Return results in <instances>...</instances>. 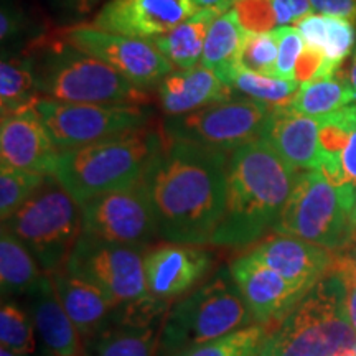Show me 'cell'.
Segmentation results:
<instances>
[{
  "label": "cell",
  "mask_w": 356,
  "mask_h": 356,
  "mask_svg": "<svg viewBox=\"0 0 356 356\" xmlns=\"http://www.w3.org/2000/svg\"><path fill=\"white\" fill-rule=\"evenodd\" d=\"M228 162L221 150L167 139L142 180L159 238L195 246L211 243L225 215Z\"/></svg>",
  "instance_id": "1"
},
{
  "label": "cell",
  "mask_w": 356,
  "mask_h": 356,
  "mask_svg": "<svg viewBox=\"0 0 356 356\" xmlns=\"http://www.w3.org/2000/svg\"><path fill=\"white\" fill-rule=\"evenodd\" d=\"M299 172L262 139L229 155L228 195L222 220L213 234L215 246H246L275 226L291 198Z\"/></svg>",
  "instance_id": "2"
},
{
  "label": "cell",
  "mask_w": 356,
  "mask_h": 356,
  "mask_svg": "<svg viewBox=\"0 0 356 356\" xmlns=\"http://www.w3.org/2000/svg\"><path fill=\"white\" fill-rule=\"evenodd\" d=\"M163 145L162 134L145 126L61 150L53 177L81 207L97 195L139 185Z\"/></svg>",
  "instance_id": "3"
},
{
  "label": "cell",
  "mask_w": 356,
  "mask_h": 356,
  "mask_svg": "<svg viewBox=\"0 0 356 356\" xmlns=\"http://www.w3.org/2000/svg\"><path fill=\"white\" fill-rule=\"evenodd\" d=\"M343 274L333 267L269 333L257 356H355Z\"/></svg>",
  "instance_id": "4"
},
{
  "label": "cell",
  "mask_w": 356,
  "mask_h": 356,
  "mask_svg": "<svg viewBox=\"0 0 356 356\" xmlns=\"http://www.w3.org/2000/svg\"><path fill=\"white\" fill-rule=\"evenodd\" d=\"M65 269L108 297L115 323H147L167 317L170 302L149 292L142 249L79 236Z\"/></svg>",
  "instance_id": "5"
},
{
  "label": "cell",
  "mask_w": 356,
  "mask_h": 356,
  "mask_svg": "<svg viewBox=\"0 0 356 356\" xmlns=\"http://www.w3.org/2000/svg\"><path fill=\"white\" fill-rule=\"evenodd\" d=\"M38 91L50 99L83 104L144 106V89L96 56L58 40L32 53Z\"/></svg>",
  "instance_id": "6"
},
{
  "label": "cell",
  "mask_w": 356,
  "mask_h": 356,
  "mask_svg": "<svg viewBox=\"0 0 356 356\" xmlns=\"http://www.w3.org/2000/svg\"><path fill=\"white\" fill-rule=\"evenodd\" d=\"M252 315L229 269H220L210 280L177 302L163 322L160 351L173 356L249 327Z\"/></svg>",
  "instance_id": "7"
},
{
  "label": "cell",
  "mask_w": 356,
  "mask_h": 356,
  "mask_svg": "<svg viewBox=\"0 0 356 356\" xmlns=\"http://www.w3.org/2000/svg\"><path fill=\"white\" fill-rule=\"evenodd\" d=\"M38 261L43 273L63 269L81 236V207L53 175L2 221Z\"/></svg>",
  "instance_id": "8"
},
{
  "label": "cell",
  "mask_w": 356,
  "mask_h": 356,
  "mask_svg": "<svg viewBox=\"0 0 356 356\" xmlns=\"http://www.w3.org/2000/svg\"><path fill=\"white\" fill-rule=\"evenodd\" d=\"M350 210L351 207L340 190L322 173L304 170L297 175L291 198L274 231L337 252L348 246L353 238Z\"/></svg>",
  "instance_id": "9"
},
{
  "label": "cell",
  "mask_w": 356,
  "mask_h": 356,
  "mask_svg": "<svg viewBox=\"0 0 356 356\" xmlns=\"http://www.w3.org/2000/svg\"><path fill=\"white\" fill-rule=\"evenodd\" d=\"M48 136L60 150L95 144L149 124L144 106L83 104L38 97L33 104Z\"/></svg>",
  "instance_id": "10"
},
{
  "label": "cell",
  "mask_w": 356,
  "mask_h": 356,
  "mask_svg": "<svg viewBox=\"0 0 356 356\" xmlns=\"http://www.w3.org/2000/svg\"><path fill=\"white\" fill-rule=\"evenodd\" d=\"M273 109L251 99H229L172 115L163 122L167 139L191 142L231 154L248 142L259 139Z\"/></svg>",
  "instance_id": "11"
},
{
  "label": "cell",
  "mask_w": 356,
  "mask_h": 356,
  "mask_svg": "<svg viewBox=\"0 0 356 356\" xmlns=\"http://www.w3.org/2000/svg\"><path fill=\"white\" fill-rule=\"evenodd\" d=\"M81 234L144 249L159 236L152 204L142 185L97 195L81 204Z\"/></svg>",
  "instance_id": "12"
},
{
  "label": "cell",
  "mask_w": 356,
  "mask_h": 356,
  "mask_svg": "<svg viewBox=\"0 0 356 356\" xmlns=\"http://www.w3.org/2000/svg\"><path fill=\"white\" fill-rule=\"evenodd\" d=\"M63 40L96 56L144 91L175 70L150 40L104 32L95 26H73L66 30Z\"/></svg>",
  "instance_id": "13"
},
{
  "label": "cell",
  "mask_w": 356,
  "mask_h": 356,
  "mask_svg": "<svg viewBox=\"0 0 356 356\" xmlns=\"http://www.w3.org/2000/svg\"><path fill=\"white\" fill-rule=\"evenodd\" d=\"M197 10L195 0H109L99 8L91 26L152 42Z\"/></svg>",
  "instance_id": "14"
},
{
  "label": "cell",
  "mask_w": 356,
  "mask_h": 356,
  "mask_svg": "<svg viewBox=\"0 0 356 356\" xmlns=\"http://www.w3.org/2000/svg\"><path fill=\"white\" fill-rule=\"evenodd\" d=\"M229 273L252 318L267 327L282 322L305 297V292L289 284L252 252L233 261Z\"/></svg>",
  "instance_id": "15"
},
{
  "label": "cell",
  "mask_w": 356,
  "mask_h": 356,
  "mask_svg": "<svg viewBox=\"0 0 356 356\" xmlns=\"http://www.w3.org/2000/svg\"><path fill=\"white\" fill-rule=\"evenodd\" d=\"M61 150L53 144L33 106L2 115L0 162L2 167L55 175Z\"/></svg>",
  "instance_id": "16"
},
{
  "label": "cell",
  "mask_w": 356,
  "mask_h": 356,
  "mask_svg": "<svg viewBox=\"0 0 356 356\" xmlns=\"http://www.w3.org/2000/svg\"><path fill=\"white\" fill-rule=\"evenodd\" d=\"M211 266L213 257L207 249L195 244H163L144 256L147 287L154 297L170 302L202 282Z\"/></svg>",
  "instance_id": "17"
},
{
  "label": "cell",
  "mask_w": 356,
  "mask_h": 356,
  "mask_svg": "<svg viewBox=\"0 0 356 356\" xmlns=\"http://www.w3.org/2000/svg\"><path fill=\"white\" fill-rule=\"evenodd\" d=\"M251 252L305 293L335 267V252L330 249L289 234L264 239Z\"/></svg>",
  "instance_id": "18"
},
{
  "label": "cell",
  "mask_w": 356,
  "mask_h": 356,
  "mask_svg": "<svg viewBox=\"0 0 356 356\" xmlns=\"http://www.w3.org/2000/svg\"><path fill=\"white\" fill-rule=\"evenodd\" d=\"M317 172L353 204L356 191V104L328 115L320 126Z\"/></svg>",
  "instance_id": "19"
},
{
  "label": "cell",
  "mask_w": 356,
  "mask_h": 356,
  "mask_svg": "<svg viewBox=\"0 0 356 356\" xmlns=\"http://www.w3.org/2000/svg\"><path fill=\"white\" fill-rule=\"evenodd\" d=\"M259 139L266 142L293 170H317L318 119L282 108L273 109L262 126Z\"/></svg>",
  "instance_id": "20"
},
{
  "label": "cell",
  "mask_w": 356,
  "mask_h": 356,
  "mask_svg": "<svg viewBox=\"0 0 356 356\" xmlns=\"http://www.w3.org/2000/svg\"><path fill=\"white\" fill-rule=\"evenodd\" d=\"M35 332L51 356H81L79 333L58 297L55 284L44 274L26 292Z\"/></svg>",
  "instance_id": "21"
},
{
  "label": "cell",
  "mask_w": 356,
  "mask_h": 356,
  "mask_svg": "<svg viewBox=\"0 0 356 356\" xmlns=\"http://www.w3.org/2000/svg\"><path fill=\"white\" fill-rule=\"evenodd\" d=\"M61 305L83 340L92 338L115 325V309L99 289L60 269L51 274Z\"/></svg>",
  "instance_id": "22"
},
{
  "label": "cell",
  "mask_w": 356,
  "mask_h": 356,
  "mask_svg": "<svg viewBox=\"0 0 356 356\" xmlns=\"http://www.w3.org/2000/svg\"><path fill=\"white\" fill-rule=\"evenodd\" d=\"M233 89L203 66L190 70H173L159 83V99L167 118L193 113L215 104L229 101Z\"/></svg>",
  "instance_id": "23"
},
{
  "label": "cell",
  "mask_w": 356,
  "mask_h": 356,
  "mask_svg": "<svg viewBox=\"0 0 356 356\" xmlns=\"http://www.w3.org/2000/svg\"><path fill=\"white\" fill-rule=\"evenodd\" d=\"M229 8H233V0L222 6L198 8L193 15L177 25L170 32L154 38L152 43L170 61L173 68L190 70L200 66L211 24Z\"/></svg>",
  "instance_id": "24"
},
{
  "label": "cell",
  "mask_w": 356,
  "mask_h": 356,
  "mask_svg": "<svg viewBox=\"0 0 356 356\" xmlns=\"http://www.w3.org/2000/svg\"><path fill=\"white\" fill-rule=\"evenodd\" d=\"M244 37L246 30L241 25L238 12L234 8L222 12L210 26L200 66L213 71L226 86L231 88L236 73L241 70L239 58Z\"/></svg>",
  "instance_id": "25"
},
{
  "label": "cell",
  "mask_w": 356,
  "mask_h": 356,
  "mask_svg": "<svg viewBox=\"0 0 356 356\" xmlns=\"http://www.w3.org/2000/svg\"><path fill=\"white\" fill-rule=\"evenodd\" d=\"M165 317L147 323H115L84 340V356H157Z\"/></svg>",
  "instance_id": "26"
},
{
  "label": "cell",
  "mask_w": 356,
  "mask_h": 356,
  "mask_svg": "<svg viewBox=\"0 0 356 356\" xmlns=\"http://www.w3.org/2000/svg\"><path fill=\"white\" fill-rule=\"evenodd\" d=\"M304 38L305 47L322 51L325 58L335 66L350 55L356 42L353 22L340 17L310 13L296 24Z\"/></svg>",
  "instance_id": "27"
},
{
  "label": "cell",
  "mask_w": 356,
  "mask_h": 356,
  "mask_svg": "<svg viewBox=\"0 0 356 356\" xmlns=\"http://www.w3.org/2000/svg\"><path fill=\"white\" fill-rule=\"evenodd\" d=\"M47 273L30 249L10 231L2 228L0 236V287L2 296L26 293Z\"/></svg>",
  "instance_id": "28"
},
{
  "label": "cell",
  "mask_w": 356,
  "mask_h": 356,
  "mask_svg": "<svg viewBox=\"0 0 356 356\" xmlns=\"http://www.w3.org/2000/svg\"><path fill=\"white\" fill-rule=\"evenodd\" d=\"M38 84L32 55L2 53L0 111L2 115L30 108L38 101Z\"/></svg>",
  "instance_id": "29"
},
{
  "label": "cell",
  "mask_w": 356,
  "mask_h": 356,
  "mask_svg": "<svg viewBox=\"0 0 356 356\" xmlns=\"http://www.w3.org/2000/svg\"><path fill=\"white\" fill-rule=\"evenodd\" d=\"M355 99L356 92L348 79L330 76L300 84L299 91L287 108L309 118L320 119L353 104Z\"/></svg>",
  "instance_id": "30"
},
{
  "label": "cell",
  "mask_w": 356,
  "mask_h": 356,
  "mask_svg": "<svg viewBox=\"0 0 356 356\" xmlns=\"http://www.w3.org/2000/svg\"><path fill=\"white\" fill-rule=\"evenodd\" d=\"M296 79L280 78L277 74L256 73V71L239 70L231 83V89H236L244 99H251L267 106L270 109L287 108L299 91Z\"/></svg>",
  "instance_id": "31"
},
{
  "label": "cell",
  "mask_w": 356,
  "mask_h": 356,
  "mask_svg": "<svg viewBox=\"0 0 356 356\" xmlns=\"http://www.w3.org/2000/svg\"><path fill=\"white\" fill-rule=\"evenodd\" d=\"M267 337H269L267 325H249L173 356H257Z\"/></svg>",
  "instance_id": "32"
},
{
  "label": "cell",
  "mask_w": 356,
  "mask_h": 356,
  "mask_svg": "<svg viewBox=\"0 0 356 356\" xmlns=\"http://www.w3.org/2000/svg\"><path fill=\"white\" fill-rule=\"evenodd\" d=\"M42 173L19 170V168H0V216L2 221L10 218L37 191L44 178Z\"/></svg>",
  "instance_id": "33"
},
{
  "label": "cell",
  "mask_w": 356,
  "mask_h": 356,
  "mask_svg": "<svg viewBox=\"0 0 356 356\" xmlns=\"http://www.w3.org/2000/svg\"><path fill=\"white\" fill-rule=\"evenodd\" d=\"M0 340L2 346L26 356L37 350V338L32 318L13 302H3L0 310Z\"/></svg>",
  "instance_id": "34"
},
{
  "label": "cell",
  "mask_w": 356,
  "mask_h": 356,
  "mask_svg": "<svg viewBox=\"0 0 356 356\" xmlns=\"http://www.w3.org/2000/svg\"><path fill=\"white\" fill-rule=\"evenodd\" d=\"M277 53L279 44L274 30L264 33L246 32L239 63H241L243 70L274 74L275 63H277Z\"/></svg>",
  "instance_id": "35"
},
{
  "label": "cell",
  "mask_w": 356,
  "mask_h": 356,
  "mask_svg": "<svg viewBox=\"0 0 356 356\" xmlns=\"http://www.w3.org/2000/svg\"><path fill=\"white\" fill-rule=\"evenodd\" d=\"M32 33V22L26 12L13 0H2L0 7V42L3 53H12V48L20 47Z\"/></svg>",
  "instance_id": "36"
},
{
  "label": "cell",
  "mask_w": 356,
  "mask_h": 356,
  "mask_svg": "<svg viewBox=\"0 0 356 356\" xmlns=\"http://www.w3.org/2000/svg\"><path fill=\"white\" fill-rule=\"evenodd\" d=\"M277 37L279 53L274 74L286 79H296V68L299 58L305 50V42L296 26H279L274 30Z\"/></svg>",
  "instance_id": "37"
},
{
  "label": "cell",
  "mask_w": 356,
  "mask_h": 356,
  "mask_svg": "<svg viewBox=\"0 0 356 356\" xmlns=\"http://www.w3.org/2000/svg\"><path fill=\"white\" fill-rule=\"evenodd\" d=\"M233 8L246 32L264 33L277 29L274 0H233Z\"/></svg>",
  "instance_id": "38"
},
{
  "label": "cell",
  "mask_w": 356,
  "mask_h": 356,
  "mask_svg": "<svg viewBox=\"0 0 356 356\" xmlns=\"http://www.w3.org/2000/svg\"><path fill=\"white\" fill-rule=\"evenodd\" d=\"M337 70L338 66L330 63L322 51L305 47L296 68V81L304 84L315 79L335 76Z\"/></svg>",
  "instance_id": "39"
},
{
  "label": "cell",
  "mask_w": 356,
  "mask_h": 356,
  "mask_svg": "<svg viewBox=\"0 0 356 356\" xmlns=\"http://www.w3.org/2000/svg\"><path fill=\"white\" fill-rule=\"evenodd\" d=\"M102 0H47L51 15L58 24H78L91 15Z\"/></svg>",
  "instance_id": "40"
},
{
  "label": "cell",
  "mask_w": 356,
  "mask_h": 356,
  "mask_svg": "<svg viewBox=\"0 0 356 356\" xmlns=\"http://www.w3.org/2000/svg\"><path fill=\"white\" fill-rule=\"evenodd\" d=\"M314 12L356 22V0H310Z\"/></svg>",
  "instance_id": "41"
},
{
  "label": "cell",
  "mask_w": 356,
  "mask_h": 356,
  "mask_svg": "<svg viewBox=\"0 0 356 356\" xmlns=\"http://www.w3.org/2000/svg\"><path fill=\"white\" fill-rule=\"evenodd\" d=\"M335 254L338 257H341V259H345L346 262H350L351 266L356 267V243L348 244V246L341 249V251H337Z\"/></svg>",
  "instance_id": "42"
},
{
  "label": "cell",
  "mask_w": 356,
  "mask_h": 356,
  "mask_svg": "<svg viewBox=\"0 0 356 356\" xmlns=\"http://www.w3.org/2000/svg\"><path fill=\"white\" fill-rule=\"evenodd\" d=\"M229 2V0H195L198 8H210L216 6H222V3Z\"/></svg>",
  "instance_id": "43"
},
{
  "label": "cell",
  "mask_w": 356,
  "mask_h": 356,
  "mask_svg": "<svg viewBox=\"0 0 356 356\" xmlns=\"http://www.w3.org/2000/svg\"><path fill=\"white\" fill-rule=\"evenodd\" d=\"M348 81L351 84V88H353V91L356 92V47H355V51H353V58H351V68H350Z\"/></svg>",
  "instance_id": "44"
},
{
  "label": "cell",
  "mask_w": 356,
  "mask_h": 356,
  "mask_svg": "<svg viewBox=\"0 0 356 356\" xmlns=\"http://www.w3.org/2000/svg\"><path fill=\"white\" fill-rule=\"evenodd\" d=\"M350 221H351V228H353V233H355L356 231V191H355L353 204H351V210H350Z\"/></svg>",
  "instance_id": "45"
},
{
  "label": "cell",
  "mask_w": 356,
  "mask_h": 356,
  "mask_svg": "<svg viewBox=\"0 0 356 356\" xmlns=\"http://www.w3.org/2000/svg\"><path fill=\"white\" fill-rule=\"evenodd\" d=\"M0 356H20V355H17L15 351H12V350L6 348V346H2V350H0Z\"/></svg>",
  "instance_id": "46"
},
{
  "label": "cell",
  "mask_w": 356,
  "mask_h": 356,
  "mask_svg": "<svg viewBox=\"0 0 356 356\" xmlns=\"http://www.w3.org/2000/svg\"><path fill=\"white\" fill-rule=\"evenodd\" d=\"M351 243H356V231L353 233V238H351ZM351 243H350V244H351Z\"/></svg>",
  "instance_id": "47"
},
{
  "label": "cell",
  "mask_w": 356,
  "mask_h": 356,
  "mask_svg": "<svg viewBox=\"0 0 356 356\" xmlns=\"http://www.w3.org/2000/svg\"><path fill=\"white\" fill-rule=\"evenodd\" d=\"M355 356H356V350H355Z\"/></svg>",
  "instance_id": "48"
}]
</instances>
